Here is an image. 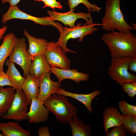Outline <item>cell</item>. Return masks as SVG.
<instances>
[{"label": "cell", "mask_w": 136, "mask_h": 136, "mask_svg": "<svg viewBox=\"0 0 136 136\" xmlns=\"http://www.w3.org/2000/svg\"><path fill=\"white\" fill-rule=\"evenodd\" d=\"M4 63L8 66L6 73L11 82L18 90L23 91L22 85L25 78L21 76L14 63L10 61L8 59L6 60Z\"/></svg>", "instance_id": "603a6c76"}, {"label": "cell", "mask_w": 136, "mask_h": 136, "mask_svg": "<svg viewBox=\"0 0 136 136\" xmlns=\"http://www.w3.org/2000/svg\"><path fill=\"white\" fill-rule=\"evenodd\" d=\"M40 79H36L29 74L25 78L22 85V89L26 96L28 105H31L32 99L37 98L40 92Z\"/></svg>", "instance_id": "d6986e66"}, {"label": "cell", "mask_w": 136, "mask_h": 136, "mask_svg": "<svg viewBox=\"0 0 136 136\" xmlns=\"http://www.w3.org/2000/svg\"><path fill=\"white\" fill-rule=\"evenodd\" d=\"M131 57L112 58L108 74L112 79L120 85L126 83L136 82V76L128 71Z\"/></svg>", "instance_id": "5b68a950"}, {"label": "cell", "mask_w": 136, "mask_h": 136, "mask_svg": "<svg viewBox=\"0 0 136 136\" xmlns=\"http://www.w3.org/2000/svg\"><path fill=\"white\" fill-rule=\"evenodd\" d=\"M18 39L12 33L3 37L2 43L0 46V71L3 70L4 65L7 59L12 53Z\"/></svg>", "instance_id": "e0dca14e"}, {"label": "cell", "mask_w": 136, "mask_h": 136, "mask_svg": "<svg viewBox=\"0 0 136 136\" xmlns=\"http://www.w3.org/2000/svg\"><path fill=\"white\" fill-rule=\"evenodd\" d=\"M101 40L108 47L112 58H123L136 55V38L130 31L114 30L103 34Z\"/></svg>", "instance_id": "6da1fadb"}, {"label": "cell", "mask_w": 136, "mask_h": 136, "mask_svg": "<svg viewBox=\"0 0 136 136\" xmlns=\"http://www.w3.org/2000/svg\"><path fill=\"white\" fill-rule=\"evenodd\" d=\"M0 130L4 136H30V131L23 128L17 123H0Z\"/></svg>", "instance_id": "7402d4cb"}, {"label": "cell", "mask_w": 136, "mask_h": 136, "mask_svg": "<svg viewBox=\"0 0 136 136\" xmlns=\"http://www.w3.org/2000/svg\"><path fill=\"white\" fill-rule=\"evenodd\" d=\"M80 4L84 5L87 8L88 12L96 11L99 13L101 9V7H98L95 4H91L88 0H68V5L70 10L73 11L75 8Z\"/></svg>", "instance_id": "cb8c5ba5"}, {"label": "cell", "mask_w": 136, "mask_h": 136, "mask_svg": "<svg viewBox=\"0 0 136 136\" xmlns=\"http://www.w3.org/2000/svg\"><path fill=\"white\" fill-rule=\"evenodd\" d=\"M49 128L46 126H42L39 128L38 132L39 136H50Z\"/></svg>", "instance_id": "4dcf8cb0"}, {"label": "cell", "mask_w": 136, "mask_h": 136, "mask_svg": "<svg viewBox=\"0 0 136 136\" xmlns=\"http://www.w3.org/2000/svg\"><path fill=\"white\" fill-rule=\"evenodd\" d=\"M28 103L27 98L23 91L16 90L11 106L6 114L2 117L20 121L28 120L27 115Z\"/></svg>", "instance_id": "52a82bcc"}, {"label": "cell", "mask_w": 136, "mask_h": 136, "mask_svg": "<svg viewBox=\"0 0 136 136\" xmlns=\"http://www.w3.org/2000/svg\"><path fill=\"white\" fill-rule=\"evenodd\" d=\"M51 72L50 65L44 54L33 57L29 68V74L32 77L40 79L45 74Z\"/></svg>", "instance_id": "4fadbf2b"}, {"label": "cell", "mask_w": 136, "mask_h": 136, "mask_svg": "<svg viewBox=\"0 0 136 136\" xmlns=\"http://www.w3.org/2000/svg\"><path fill=\"white\" fill-rule=\"evenodd\" d=\"M47 0H36V2H37L38 1H42L43 2H44Z\"/></svg>", "instance_id": "e575fe53"}, {"label": "cell", "mask_w": 136, "mask_h": 136, "mask_svg": "<svg viewBox=\"0 0 136 136\" xmlns=\"http://www.w3.org/2000/svg\"><path fill=\"white\" fill-rule=\"evenodd\" d=\"M118 108L122 115L136 117V106L133 105L122 100L119 102Z\"/></svg>", "instance_id": "d4e9b609"}, {"label": "cell", "mask_w": 136, "mask_h": 136, "mask_svg": "<svg viewBox=\"0 0 136 136\" xmlns=\"http://www.w3.org/2000/svg\"><path fill=\"white\" fill-rule=\"evenodd\" d=\"M123 121L122 125L127 132L132 135L136 134V117L122 115Z\"/></svg>", "instance_id": "484cf974"}, {"label": "cell", "mask_w": 136, "mask_h": 136, "mask_svg": "<svg viewBox=\"0 0 136 136\" xmlns=\"http://www.w3.org/2000/svg\"><path fill=\"white\" fill-rule=\"evenodd\" d=\"M103 124L105 132L115 126L122 124L123 121L122 115L118 110L111 106L106 108L103 114Z\"/></svg>", "instance_id": "2e32d148"}, {"label": "cell", "mask_w": 136, "mask_h": 136, "mask_svg": "<svg viewBox=\"0 0 136 136\" xmlns=\"http://www.w3.org/2000/svg\"><path fill=\"white\" fill-rule=\"evenodd\" d=\"M102 25V23H93L88 24L86 23L82 25L81 23H78L73 28L63 27V29L60 33L58 41L56 43L62 47L65 53L69 52L76 53L75 51L70 50L67 48L66 44L69 40L71 39L79 38L78 41L81 42L85 36L91 35L98 29L95 26Z\"/></svg>", "instance_id": "277c9868"}, {"label": "cell", "mask_w": 136, "mask_h": 136, "mask_svg": "<svg viewBox=\"0 0 136 136\" xmlns=\"http://www.w3.org/2000/svg\"><path fill=\"white\" fill-rule=\"evenodd\" d=\"M21 0H1L2 3H9L10 6H14L16 5Z\"/></svg>", "instance_id": "d6a6232c"}, {"label": "cell", "mask_w": 136, "mask_h": 136, "mask_svg": "<svg viewBox=\"0 0 136 136\" xmlns=\"http://www.w3.org/2000/svg\"><path fill=\"white\" fill-rule=\"evenodd\" d=\"M55 93L76 99L83 104L91 114L93 112L91 104L92 101L94 98L101 94V92L100 90H97L88 94H78L67 91L64 89L60 87Z\"/></svg>", "instance_id": "9a60e30c"}, {"label": "cell", "mask_w": 136, "mask_h": 136, "mask_svg": "<svg viewBox=\"0 0 136 136\" xmlns=\"http://www.w3.org/2000/svg\"><path fill=\"white\" fill-rule=\"evenodd\" d=\"M47 13L49 16L54 21H60L65 25H68L71 28L75 26V21L79 18L84 19L86 21V23L88 24L93 23L91 12L87 13L83 12L76 13L70 10L69 11L64 13L50 10L47 11Z\"/></svg>", "instance_id": "30bf717a"}, {"label": "cell", "mask_w": 136, "mask_h": 136, "mask_svg": "<svg viewBox=\"0 0 136 136\" xmlns=\"http://www.w3.org/2000/svg\"><path fill=\"white\" fill-rule=\"evenodd\" d=\"M113 128L107 133V136H126L128 132L122 124L113 127Z\"/></svg>", "instance_id": "83f0119b"}, {"label": "cell", "mask_w": 136, "mask_h": 136, "mask_svg": "<svg viewBox=\"0 0 136 136\" xmlns=\"http://www.w3.org/2000/svg\"><path fill=\"white\" fill-rule=\"evenodd\" d=\"M0 136H4L2 133H0Z\"/></svg>", "instance_id": "d590c367"}, {"label": "cell", "mask_w": 136, "mask_h": 136, "mask_svg": "<svg viewBox=\"0 0 136 136\" xmlns=\"http://www.w3.org/2000/svg\"><path fill=\"white\" fill-rule=\"evenodd\" d=\"M44 54L50 65L62 69H70V60L62 47L56 42H48Z\"/></svg>", "instance_id": "9c48e42d"}, {"label": "cell", "mask_w": 136, "mask_h": 136, "mask_svg": "<svg viewBox=\"0 0 136 136\" xmlns=\"http://www.w3.org/2000/svg\"><path fill=\"white\" fill-rule=\"evenodd\" d=\"M44 3L45 6L43 8L47 7H50L54 10L55 8L61 9L62 8V7L60 3L59 2L57 1L56 0H47Z\"/></svg>", "instance_id": "f546056e"}, {"label": "cell", "mask_w": 136, "mask_h": 136, "mask_svg": "<svg viewBox=\"0 0 136 136\" xmlns=\"http://www.w3.org/2000/svg\"><path fill=\"white\" fill-rule=\"evenodd\" d=\"M23 34L28 41L29 48L27 51L32 58L35 56L44 54L48 43L47 40L32 36L25 30H23Z\"/></svg>", "instance_id": "ac0fdd59"}, {"label": "cell", "mask_w": 136, "mask_h": 136, "mask_svg": "<svg viewBox=\"0 0 136 136\" xmlns=\"http://www.w3.org/2000/svg\"><path fill=\"white\" fill-rule=\"evenodd\" d=\"M8 85L14 88L16 90H18L16 87L12 83L10 80L6 73L4 70L0 71V86H4Z\"/></svg>", "instance_id": "f1b7e54d"}, {"label": "cell", "mask_w": 136, "mask_h": 136, "mask_svg": "<svg viewBox=\"0 0 136 136\" xmlns=\"http://www.w3.org/2000/svg\"><path fill=\"white\" fill-rule=\"evenodd\" d=\"M29 111L27 113L28 121L37 123L44 122L48 119L49 111L44 106L43 101L34 98L31 100Z\"/></svg>", "instance_id": "8fae6325"}, {"label": "cell", "mask_w": 136, "mask_h": 136, "mask_svg": "<svg viewBox=\"0 0 136 136\" xmlns=\"http://www.w3.org/2000/svg\"><path fill=\"white\" fill-rule=\"evenodd\" d=\"M26 40L24 38H18L14 50L9 60L19 65L23 71V77H26L29 74V68L32 58L27 52Z\"/></svg>", "instance_id": "ba28073f"}, {"label": "cell", "mask_w": 136, "mask_h": 136, "mask_svg": "<svg viewBox=\"0 0 136 136\" xmlns=\"http://www.w3.org/2000/svg\"><path fill=\"white\" fill-rule=\"evenodd\" d=\"M43 104L49 112L55 115L58 121L64 124H68L78 113L77 108L69 101L67 97L62 95L52 94L43 101Z\"/></svg>", "instance_id": "3957f363"}, {"label": "cell", "mask_w": 136, "mask_h": 136, "mask_svg": "<svg viewBox=\"0 0 136 136\" xmlns=\"http://www.w3.org/2000/svg\"><path fill=\"white\" fill-rule=\"evenodd\" d=\"M70 119V125L73 136H90L92 128L90 125H85L83 121L79 120L77 115Z\"/></svg>", "instance_id": "44dd1931"}, {"label": "cell", "mask_w": 136, "mask_h": 136, "mask_svg": "<svg viewBox=\"0 0 136 136\" xmlns=\"http://www.w3.org/2000/svg\"><path fill=\"white\" fill-rule=\"evenodd\" d=\"M2 22L4 24L7 21L14 19L28 20L42 25H48L56 27L61 32L63 27L62 24L53 20L50 17H38L23 12L17 5L10 6L8 10L2 16Z\"/></svg>", "instance_id": "8992f818"}, {"label": "cell", "mask_w": 136, "mask_h": 136, "mask_svg": "<svg viewBox=\"0 0 136 136\" xmlns=\"http://www.w3.org/2000/svg\"><path fill=\"white\" fill-rule=\"evenodd\" d=\"M121 0H107L105 6V13L102 19V28L106 31H112L117 29L124 32L135 29V27L129 24L124 18L120 8Z\"/></svg>", "instance_id": "7a4b0ae2"}, {"label": "cell", "mask_w": 136, "mask_h": 136, "mask_svg": "<svg viewBox=\"0 0 136 136\" xmlns=\"http://www.w3.org/2000/svg\"><path fill=\"white\" fill-rule=\"evenodd\" d=\"M50 69L51 72L57 78L60 84L63 80L67 79L79 83L88 80L90 77L87 74L78 72L76 69H62L50 65Z\"/></svg>", "instance_id": "7c38bea8"}, {"label": "cell", "mask_w": 136, "mask_h": 136, "mask_svg": "<svg viewBox=\"0 0 136 136\" xmlns=\"http://www.w3.org/2000/svg\"><path fill=\"white\" fill-rule=\"evenodd\" d=\"M15 90L11 86L6 88L0 86V117L6 114L11 106L16 93Z\"/></svg>", "instance_id": "ffe728a7"}, {"label": "cell", "mask_w": 136, "mask_h": 136, "mask_svg": "<svg viewBox=\"0 0 136 136\" xmlns=\"http://www.w3.org/2000/svg\"><path fill=\"white\" fill-rule=\"evenodd\" d=\"M7 28V26L5 25L0 29V42L2 39L3 35L6 32Z\"/></svg>", "instance_id": "836d02e7"}, {"label": "cell", "mask_w": 136, "mask_h": 136, "mask_svg": "<svg viewBox=\"0 0 136 136\" xmlns=\"http://www.w3.org/2000/svg\"><path fill=\"white\" fill-rule=\"evenodd\" d=\"M129 69L132 71L136 72V55L131 57V60L129 65Z\"/></svg>", "instance_id": "1f68e13d"}, {"label": "cell", "mask_w": 136, "mask_h": 136, "mask_svg": "<svg viewBox=\"0 0 136 136\" xmlns=\"http://www.w3.org/2000/svg\"><path fill=\"white\" fill-rule=\"evenodd\" d=\"M51 72L45 74L40 79V92L37 97L39 100L43 101L51 94L55 93L60 87V84L52 81L50 79Z\"/></svg>", "instance_id": "5bb4252c"}, {"label": "cell", "mask_w": 136, "mask_h": 136, "mask_svg": "<svg viewBox=\"0 0 136 136\" xmlns=\"http://www.w3.org/2000/svg\"><path fill=\"white\" fill-rule=\"evenodd\" d=\"M122 86L123 91L129 97L133 98L136 95V82L125 83Z\"/></svg>", "instance_id": "4316f807"}, {"label": "cell", "mask_w": 136, "mask_h": 136, "mask_svg": "<svg viewBox=\"0 0 136 136\" xmlns=\"http://www.w3.org/2000/svg\"><path fill=\"white\" fill-rule=\"evenodd\" d=\"M36 2V0H34Z\"/></svg>", "instance_id": "8d00e7d4"}]
</instances>
